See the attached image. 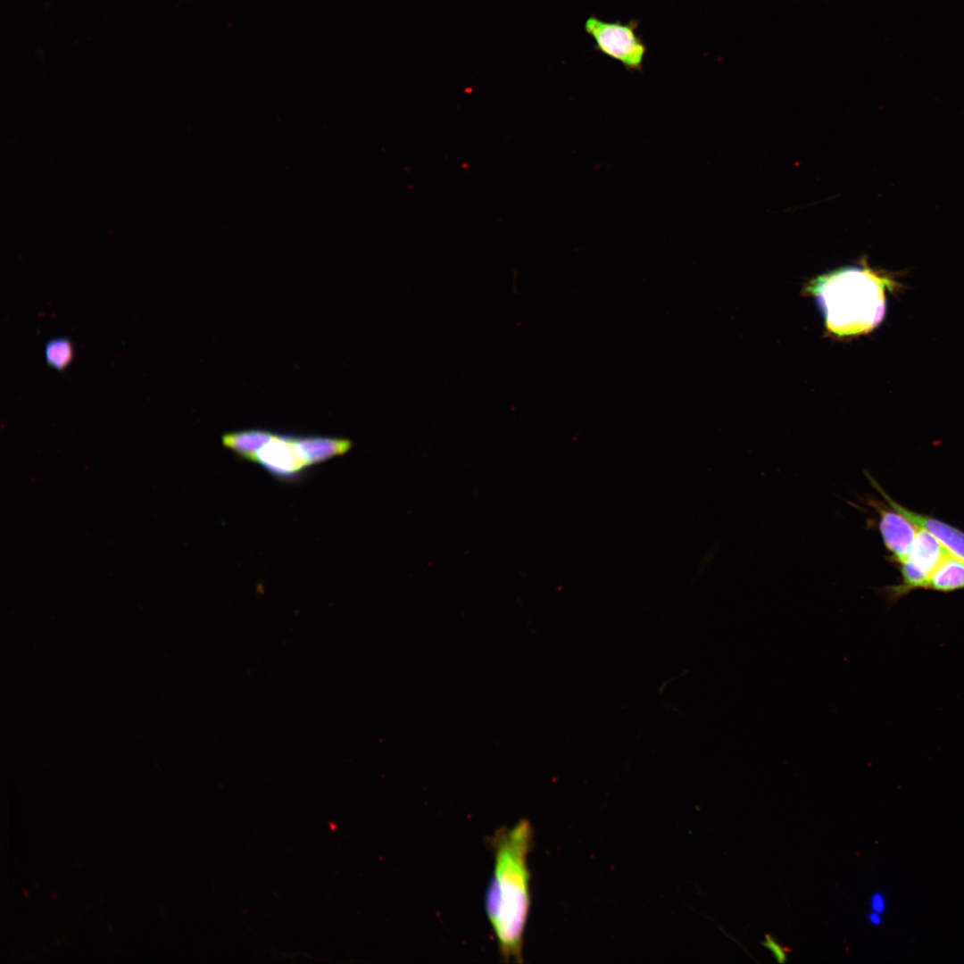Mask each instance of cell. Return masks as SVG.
Returning a JSON list of instances; mask_svg holds the SVG:
<instances>
[{"mask_svg": "<svg viewBox=\"0 0 964 964\" xmlns=\"http://www.w3.org/2000/svg\"><path fill=\"white\" fill-rule=\"evenodd\" d=\"M532 842L533 830L527 819L498 829L491 840L494 871L485 908L500 954L507 961H522L523 936L530 908L528 858Z\"/></svg>", "mask_w": 964, "mask_h": 964, "instance_id": "1", "label": "cell"}, {"mask_svg": "<svg viewBox=\"0 0 964 964\" xmlns=\"http://www.w3.org/2000/svg\"><path fill=\"white\" fill-rule=\"evenodd\" d=\"M892 281L867 264L819 276L809 285L827 329L839 337L871 331L886 311L885 288Z\"/></svg>", "mask_w": 964, "mask_h": 964, "instance_id": "2", "label": "cell"}, {"mask_svg": "<svg viewBox=\"0 0 964 964\" xmlns=\"http://www.w3.org/2000/svg\"><path fill=\"white\" fill-rule=\"evenodd\" d=\"M639 21H606L590 15L584 23L585 32L593 38L594 49L621 63L627 71L642 72L647 46L637 33Z\"/></svg>", "mask_w": 964, "mask_h": 964, "instance_id": "3", "label": "cell"}, {"mask_svg": "<svg viewBox=\"0 0 964 964\" xmlns=\"http://www.w3.org/2000/svg\"><path fill=\"white\" fill-rule=\"evenodd\" d=\"M948 555L949 553L935 537L918 528L909 558L900 564L902 581L897 585L877 588L876 592L886 601L889 607L893 606L910 592L924 589L931 573Z\"/></svg>", "mask_w": 964, "mask_h": 964, "instance_id": "4", "label": "cell"}, {"mask_svg": "<svg viewBox=\"0 0 964 964\" xmlns=\"http://www.w3.org/2000/svg\"><path fill=\"white\" fill-rule=\"evenodd\" d=\"M866 502L878 514V528L889 558L899 565L903 563L910 556L918 528L885 501L869 496Z\"/></svg>", "mask_w": 964, "mask_h": 964, "instance_id": "5", "label": "cell"}, {"mask_svg": "<svg viewBox=\"0 0 964 964\" xmlns=\"http://www.w3.org/2000/svg\"><path fill=\"white\" fill-rule=\"evenodd\" d=\"M254 462L272 477L292 480L307 468L295 444V436L276 435L257 453Z\"/></svg>", "mask_w": 964, "mask_h": 964, "instance_id": "6", "label": "cell"}, {"mask_svg": "<svg viewBox=\"0 0 964 964\" xmlns=\"http://www.w3.org/2000/svg\"><path fill=\"white\" fill-rule=\"evenodd\" d=\"M865 475L871 486L881 494L893 509L905 516L910 522L928 533L943 546L949 554L964 562V532L935 518L922 515L895 502L868 472Z\"/></svg>", "mask_w": 964, "mask_h": 964, "instance_id": "7", "label": "cell"}, {"mask_svg": "<svg viewBox=\"0 0 964 964\" xmlns=\"http://www.w3.org/2000/svg\"><path fill=\"white\" fill-rule=\"evenodd\" d=\"M295 444L307 468L344 455L353 446L349 439L321 436H295Z\"/></svg>", "mask_w": 964, "mask_h": 964, "instance_id": "8", "label": "cell"}, {"mask_svg": "<svg viewBox=\"0 0 964 964\" xmlns=\"http://www.w3.org/2000/svg\"><path fill=\"white\" fill-rule=\"evenodd\" d=\"M275 434L263 429H247L229 432L222 436L221 442L225 448L237 457L254 461L259 450L268 444Z\"/></svg>", "mask_w": 964, "mask_h": 964, "instance_id": "9", "label": "cell"}, {"mask_svg": "<svg viewBox=\"0 0 964 964\" xmlns=\"http://www.w3.org/2000/svg\"><path fill=\"white\" fill-rule=\"evenodd\" d=\"M964 588V562L948 555L929 576L924 589L950 593Z\"/></svg>", "mask_w": 964, "mask_h": 964, "instance_id": "10", "label": "cell"}, {"mask_svg": "<svg viewBox=\"0 0 964 964\" xmlns=\"http://www.w3.org/2000/svg\"><path fill=\"white\" fill-rule=\"evenodd\" d=\"M46 363L58 370H62L72 362L74 348L72 343L66 337H56L49 340L44 352Z\"/></svg>", "mask_w": 964, "mask_h": 964, "instance_id": "11", "label": "cell"}, {"mask_svg": "<svg viewBox=\"0 0 964 964\" xmlns=\"http://www.w3.org/2000/svg\"><path fill=\"white\" fill-rule=\"evenodd\" d=\"M763 945L769 949L777 962L784 963L787 960L786 950L782 947L771 935H767Z\"/></svg>", "mask_w": 964, "mask_h": 964, "instance_id": "12", "label": "cell"}, {"mask_svg": "<svg viewBox=\"0 0 964 964\" xmlns=\"http://www.w3.org/2000/svg\"><path fill=\"white\" fill-rule=\"evenodd\" d=\"M870 908L873 911L883 913L886 908V900L880 892L874 893L870 897Z\"/></svg>", "mask_w": 964, "mask_h": 964, "instance_id": "13", "label": "cell"}, {"mask_svg": "<svg viewBox=\"0 0 964 964\" xmlns=\"http://www.w3.org/2000/svg\"><path fill=\"white\" fill-rule=\"evenodd\" d=\"M868 919L874 926H879L883 921L881 913L873 910L868 913Z\"/></svg>", "mask_w": 964, "mask_h": 964, "instance_id": "14", "label": "cell"}]
</instances>
